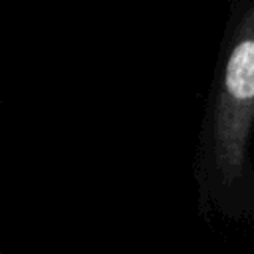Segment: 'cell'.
<instances>
[{"label": "cell", "instance_id": "2", "mask_svg": "<svg viewBox=\"0 0 254 254\" xmlns=\"http://www.w3.org/2000/svg\"><path fill=\"white\" fill-rule=\"evenodd\" d=\"M0 254H4V252H0Z\"/></svg>", "mask_w": 254, "mask_h": 254}, {"label": "cell", "instance_id": "1", "mask_svg": "<svg viewBox=\"0 0 254 254\" xmlns=\"http://www.w3.org/2000/svg\"><path fill=\"white\" fill-rule=\"evenodd\" d=\"M254 125V2L234 30L198 169L202 216H254V175L248 141Z\"/></svg>", "mask_w": 254, "mask_h": 254}]
</instances>
